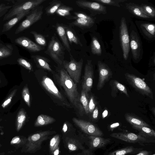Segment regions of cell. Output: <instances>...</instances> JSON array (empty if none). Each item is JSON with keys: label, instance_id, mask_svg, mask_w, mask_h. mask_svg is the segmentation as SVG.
Returning <instances> with one entry per match:
<instances>
[{"label": "cell", "instance_id": "cb8c5ba5", "mask_svg": "<svg viewBox=\"0 0 155 155\" xmlns=\"http://www.w3.org/2000/svg\"><path fill=\"white\" fill-rule=\"evenodd\" d=\"M55 121V120L53 117L41 114L37 117L35 123V126L36 127L42 126L52 123Z\"/></svg>", "mask_w": 155, "mask_h": 155}, {"label": "cell", "instance_id": "680465c9", "mask_svg": "<svg viewBox=\"0 0 155 155\" xmlns=\"http://www.w3.org/2000/svg\"><path fill=\"white\" fill-rule=\"evenodd\" d=\"M155 155V154H153V155Z\"/></svg>", "mask_w": 155, "mask_h": 155}, {"label": "cell", "instance_id": "f907efd6", "mask_svg": "<svg viewBox=\"0 0 155 155\" xmlns=\"http://www.w3.org/2000/svg\"><path fill=\"white\" fill-rule=\"evenodd\" d=\"M149 152L147 150H142L135 155H149Z\"/></svg>", "mask_w": 155, "mask_h": 155}, {"label": "cell", "instance_id": "4fadbf2b", "mask_svg": "<svg viewBox=\"0 0 155 155\" xmlns=\"http://www.w3.org/2000/svg\"><path fill=\"white\" fill-rule=\"evenodd\" d=\"M94 70L92 61L87 60L84 68V75L82 82V89L88 94L93 86Z\"/></svg>", "mask_w": 155, "mask_h": 155}, {"label": "cell", "instance_id": "c3c4849f", "mask_svg": "<svg viewBox=\"0 0 155 155\" xmlns=\"http://www.w3.org/2000/svg\"><path fill=\"white\" fill-rule=\"evenodd\" d=\"M20 141V140L19 137H15L13 138L12 140L11 143L13 144L19 143Z\"/></svg>", "mask_w": 155, "mask_h": 155}, {"label": "cell", "instance_id": "52a82bcc", "mask_svg": "<svg viewBox=\"0 0 155 155\" xmlns=\"http://www.w3.org/2000/svg\"><path fill=\"white\" fill-rule=\"evenodd\" d=\"M120 37L124 59L127 60L130 49V38L125 19L122 18L120 27Z\"/></svg>", "mask_w": 155, "mask_h": 155}, {"label": "cell", "instance_id": "3957f363", "mask_svg": "<svg viewBox=\"0 0 155 155\" xmlns=\"http://www.w3.org/2000/svg\"><path fill=\"white\" fill-rule=\"evenodd\" d=\"M45 52L57 63L60 65L63 64L64 59V48L56 35L52 37Z\"/></svg>", "mask_w": 155, "mask_h": 155}, {"label": "cell", "instance_id": "2e32d148", "mask_svg": "<svg viewBox=\"0 0 155 155\" xmlns=\"http://www.w3.org/2000/svg\"><path fill=\"white\" fill-rule=\"evenodd\" d=\"M130 46L132 56L135 60L139 58L141 50L140 42L139 37L136 32L133 31L130 33Z\"/></svg>", "mask_w": 155, "mask_h": 155}, {"label": "cell", "instance_id": "816d5d0a", "mask_svg": "<svg viewBox=\"0 0 155 155\" xmlns=\"http://www.w3.org/2000/svg\"><path fill=\"white\" fill-rule=\"evenodd\" d=\"M59 148L58 146L52 152L53 155H59Z\"/></svg>", "mask_w": 155, "mask_h": 155}, {"label": "cell", "instance_id": "8d00e7d4", "mask_svg": "<svg viewBox=\"0 0 155 155\" xmlns=\"http://www.w3.org/2000/svg\"><path fill=\"white\" fill-rule=\"evenodd\" d=\"M140 6L144 13L150 18L155 17V10L153 7L144 4H142Z\"/></svg>", "mask_w": 155, "mask_h": 155}, {"label": "cell", "instance_id": "7dc6e473", "mask_svg": "<svg viewBox=\"0 0 155 155\" xmlns=\"http://www.w3.org/2000/svg\"><path fill=\"white\" fill-rule=\"evenodd\" d=\"M92 117L94 119H97L98 117L99 111L98 107H96L93 112Z\"/></svg>", "mask_w": 155, "mask_h": 155}, {"label": "cell", "instance_id": "277c9868", "mask_svg": "<svg viewBox=\"0 0 155 155\" xmlns=\"http://www.w3.org/2000/svg\"><path fill=\"white\" fill-rule=\"evenodd\" d=\"M125 78L130 84L142 95L153 99V96L151 88L141 78L129 73L125 74Z\"/></svg>", "mask_w": 155, "mask_h": 155}, {"label": "cell", "instance_id": "44dd1931", "mask_svg": "<svg viewBox=\"0 0 155 155\" xmlns=\"http://www.w3.org/2000/svg\"><path fill=\"white\" fill-rule=\"evenodd\" d=\"M31 57L38 65L40 68L52 72V70L48 63L50 62L48 59L39 55H32Z\"/></svg>", "mask_w": 155, "mask_h": 155}, {"label": "cell", "instance_id": "b9f144b4", "mask_svg": "<svg viewBox=\"0 0 155 155\" xmlns=\"http://www.w3.org/2000/svg\"><path fill=\"white\" fill-rule=\"evenodd\" d=\"M17 61L21 65L26 69L31 71L32 69L31 64L27 60L23 58H20L18 59Z\"/></svg>", "mask_w": 155, "mask_h": 155}, {"label": "cell", "instance_id": "d6a6232c", "mask_svg": "<svg viewBox=\"0 0 155 155\" xmlns=\"http://www.w3.org/2000/svg\"><path fill=\"white\" fill-rule=\"evenodd\" d=\"M88 94L85 91L82 89L80 96V100L81 103L84 108L85 113L87 114L89 113Z\"/></svg>", "mask_w": 155, "mask_h": 155}, {"label": "cell", "instance_id": "f546056e", "mask_svg": "<svg viewBox=\"0 0 155 155\" xmlns=\"http://www.w3.org/2000/svg\"><path fill=\"white\" fill-rule=\"evenodd\" d=\"M13 50V47L10 44L4 45L0 43V59L10 56L12 54Z\"/></svg>", "mask_w": 155, "mask_h": 155}, {"label": "cell", "instance_id": "4316f807", "mask_svg": "<svg viewBox=\"0 0 155 155\" xmlns=\"http://www.w3.org/2000/svg\"><path fill=\"white\" fill-rule=\"evenodd\" d=\"M140 27L144 34L149 38L154 37L155 25L154 24L143 23L141 24Z\"/></svg>", "mask_w": 155, "mask_h": 155}, {"label": "cell", "instance_id": "f35d334b", "mask_svg": "<svg viewBox=\"0 0 155 155\" xmlns=\"http://www.w3.org/2000/svg\"><path fill=\"white\" fill-rule=\"evenodd\" d=\"M60 136L58 135L54 136L50 140L49 144L50 150L53 152L58 146L60 142Z\"/></svg>", "mask_w": 155, "mask_h": 155}, {"label": "cell", "instance_id": "ab89813d", "mask_svg": "<svg viewBox=\"0 0 155 155\" xmlns=\"http://www.w3.org/2000/svg\"><path fill=\"white\" fill-rule=\"evenodd\" d=\"M23 99L29 107H30V97L28 88L27 85H25L23 88L22 93Z\"/></svg>", "mask_w": 155, "mask_h": 155}, {"label": "cell", "instance_id": "6f0895ef", "mask_svg": "<svg viewBox=\"0 0 155 155\" xmlns=\"http://www.w3.org/2000/svg\"><path fill=\"white\" fill-rule=\"evenodd\" d=\"M1 82V79H0V83Z\"/></svg>", "mask_w": 155, "mask_h": 155}, {"label": "cell", "instance_id": "9c48e42d", "mask_svg": "<svg viewBox=\"0 0 155 155\" xmlns=\"http://www.w3.org/2000/svg\"><path fill=\"white\" fill-rule=\"evenodd\" d=\"M110 136L114 138L130 143H143L152 142L147 138L132 133H115L110 134Z\"/></svg>", "mask_w": 155, "mask_h": 155}, {"label": "cell", "instance_id": "ee69618b", "mask_svg": "<svg viewBox=\"0 0 155 155\" xmlns=\"http://www.w3.org/2000/svg\"><path fill=\"white\" fill-rule=\"evenodd\" d=\"M74 14L77 18H81L89 20L94 19L91 16L81 12H74Z\"/></svg>", "mask_w": 155, "mask_h": 155}, {"label": "cell", "instance_id": "5b68a950", "mask_svg": "<svg viewBox=\"0 0 155 155\" xmlns=\"http://www.w3.org/2000/svg\"><path fill=\"white\" fill-rule=\"evenodd\" d=\"M70 61L64 60L63 64L70 77L76 84L78 83L81 74L83 60L81 58L79 61H77L70 53Z\"/></svg>", "mask_w": 155, "mask_h": 155}, {"label": "cell", "instance_id": "60d3db41", "mask_svg": "<svg viewBox=\"0 0 155 155\" xmlns=\"http://www.w3.org/2000/svg\"><path fill=\"white\" fill-rule=\"evenodd\" d=\"M17 90V89H14L11 92L2 104L1 106L3 108H5L10 104L12 99L15 94Z\"/></svg>", "mask_w": 155, "mask_h": 155}, {"label": "cell", "instance_id": "7a4b0ae2", "mask_svg": "<svg viewBox=\"0 0 155 155\" xmlns=\"http://www.w3.org/2000/svg\"><path fill=\"white\" fill-rule=\"evenodd\" d=\"M46 0H16L11 8L5 15L3 21L11 19L21 13L31 11Z\"/></svg>", "mask_w": 155, "mask_h": 155}, {"label": "cell", "instance_id": "603a6c76", "mask_svg": "<svg viewBox=\"0 0 155 155\" xmlns=\"http://www.w3.org/2000/svg\"><path fill=\"white\" fill-rule=\"evenodd\" d=\"M64 26L67 37L70 43L71 44L73 43L76 45L82 46V45L74 31L69 26L64 25Z\"/></svg>", "mask_w": 155, "mask_h": 155}, {"label": "cell", "instance_id": "7bdbcfd3", "mask_svg": "<svg viewBox=\"0 0 155 155\" xmlns=\"http://www.w3.org/2000/svg\"><path fill=\"white\" fill-rule=\"evenodd\" d=\"M12 7L11 5H7L3 3L0 4V17L6 14Z\"/></svg>", "mask_w": 155, "mask_h": 155}, {"label": "cell", "instance_id": "836d02e7", "mask_svg": "<svg viewBox=\"0 0 155 155\" xmlns=\"http://www.w3.org/2000/svg\"><path fill=\"white\" fill-rule=\"evenodd\" d=\"M134 148L132 146L127 147L124 148L117 150L109 153L108 155H125L133 153Z\"/></svg>", "mask_w": 155, "mask_h": 155}, {"label": "cell", "instance_id": "484cf974", "mask_svg": "<svg viewBox=\"0 0 155 155\" xmlns=\"http://www.w3.org/2000/svg\"><path fill=\"white\" fill-rule=\"evenodd\" d=\"M94 23V19L89 20L81 18H77L73 22L70 23L71 26H75L81 28H89L92 26Z\"/></svg>", "mask_w": 155, "mask_h": 155}, {"label": "cell", "instance_id": "5bb4252c", "mask_svg": "<svg viewBox=\"0 0 155 155\" xmlns=\"http://www.w3.org/2000/svg\"><path fill=\"white\" fill-rule=\"evenodd\" d=\"M75 3L80 7L87 9L91 12L104 14L107 12L106 7L96 2L78 0L76 1Z\"/></svg>", "mask_w": 155, "mask_h": 155}, {"label": "cell", "instance_id": "8fae6325", "mask_svg": "<svg viewBox=\"0 0 155 155\" xmlns=\"http://www.w3.org/2000/svg\"><path fill=\"white\" fill-rule=\"evenodd\" d=\"M72 120L83 131L90 136L101 137L103 134L97 127L90 122L76 118H73Z\"/></svg>", "mask_w": 155, "mask_h": 155}, {"label": "cell", "instance_id": "f5cc1de1", "mask_svg": "<svg viewBox=\"0 0 155 155\" xmlns=\"http://www.w3.org/2000/svg\"><path fill=\"white\" fill-rule=\"evenodd\" d=\"M108 111L107 110H105L103 112L102 114V117L103 118H104L107 115Z\"/></svg>", "mask_w": 155, "mask_h": 155}, {"label": "cell", "instance_id": "7402d4cb", "mask_svg": "<svg viewBox=\"0 0 155 155\" xmlns=\"http://www.w3.org/2000/svg\"><path fill=\"white\" fill-rule=\"evenodd\" d=\"M73 10V8L72 7L62 4L58 9L56 13L67 19H76L77 18L75 16L71 15L70 13V12Z\"/></svg>", "mask_w": 155, "mask_h": 155}, {"label": "cell", "instance_id": "ba28073f", "mask_svg": "<svg viewBox=\"0 0 155 155\" xmlns=\"http://www.w3.org/2000/svg\"><path fill=\"white\" fill-rule=\"evenodd\" d=\"M53 133L49 130L37 133L30 136L28 138L27 146L29 151H36L41 148L42 142Z\"/></svg>", "mask_w": 155, "mask_h": 155}, {"label": "cell", "instance_id": "9f6ffc18", "mask_svg": "<svg viewBox=\"0 0 155 155\" xmlns=\"http://www.w3.org/2000/svg\"><path fill=\"white\" fill-rule=\"evenodd\" d=\"M2 128V127L0 126V129H1Z\"/></svg>", "mask_w": 155, "mask_h": 155}, {"label": "cell", "instance_id": "db71d44e", "mask_svg": "<svg viewBox=\"0 0 155 155\" xmlns=\"http://www.w3.org/2000/svg\"><path fill=\"white\" fill-rule=\"evenodd\" d=\"M67 127L66 124L65 123L64 124L63 128H62V130L65 133L66 131H67Z\"/></svg>", "mask_w": 155, "mask_h": 155}, {"label": "cell", "instance_id": "8992f818", "mask_svg": "<svg viewBox=\"0 0 155 155\" xmlns=\"http://www.w3.org/2000/svg\"><path fill=\"white\" fill-rule=\"evenodd\" d=\"M43 6L39 5L32 10L17 28L15 34L21 32L40 20L43 14Z\"/></svg>", "mask_w": 155, "mask_h": 155}, {"label": "cell", "instance_id": "ac0fdd59", "mask_svg": "<svg viewBox=\"0 0 155 155\" xmlns=\"http://www.w3.org/2000/svg\"><path fill=\"white\" fill-rule=\"evenodd\" d=\"M31 11L26 12L18 14L9 21L6 22L3 25L2 32H5L10 30L25 16L29 14Z\"/></svg>", "mask_w": 155, "mask_h": 155}, {"label": "cell", "instance_id": "ffe728a7", "mask_svg": "<svg viewBox=\"0 0 155 155\" xmlns=\"http://www.w3.org/2000/svg\"><path fill=\"white\" fill-rule=\"evenodd\" d=\"M90 144L92 148H98L103 147L110 142V139H105L100 136H90Z\"/></svg>", "mask_w": 155, "mask_h": 155}, {"label": "cell", "instance_id": "681fc988", "mask_svg": "<svg viewBox=\"0 0 155 155\" xmlns=\"http://www.w3.org/2000/svg\"><path fill=\"white\" fill-rule=\"evenodd\" d=\"M120 125L119 123H115L111 124L110 126V128L112 131L114 129L118 127Z\"/></svg>", "mask_w": 155, "mask_h": 155}, {"label": "cell", "instance_id": "bcb514c9", "mask_svg": "<svg viewBox=\"0 0 155 155\" xmlns=\"http://www.w3.org/2000/svg\"><path fill=\"white\" fill-rule=\"evenodd\" d=\"M67 146L70 151H74L78 149V146L74 140L69 142L67 143Z\"/></svg>", "mask_w": 155, "mask_h": 155}, {"label": "cell", "instance_id": "d4e9b609", "mask_svg": "<svg viewBox=\"0 0 155 155\" xmlns=\"http://www.w3.org/2000/svg\"><path fill=\"white\" fill-rule=\"evenodd\" d=\"M133 128L139 132V134L147 138L155 137V132L149 127L143 126H132Z\"/></svg>", "mask_w": 155, "mask_h": 155}, {"label": "cell", "instance_id": "f6af8a7d", "mask_svg": "<svg viewBox=\"0 0 155 155\" xmlns=\"http://www.w3.org/2000/svg\"><path fill=\"white\" fill-rule=\"evenodd\" d=\"M95 104L94 98L93 96H91L90 97L88 104V109L89 113L93 112L95 108Z\"/></svg>", "mask_w": 155, "mask_h": 155}, {"label": "cell", "instance_id": "d590c367", "mask_svg": "<svg viewBox=\"0 0 155 155\" xmlns=\"http://www.w3.org/2000/svg\"><path fill=\"white\" fill-rule=\"evenodd\" d=\"M30 33L33 35L37 44L42 46H45L46 45V39L42 35L35 31H31Z\"/></svg>", "mask_w": 155, "mask_h": 155}, {"label": "cell", "instance_id": "9a60e30c", "mask_svg": "<svg viewBox=\"0 0 155 155\" xmlns=\"http://www.w3.org/2000/svg\"><path fill=\"white\" fill-rule=\"evenodd\" d=\"M15 41L17 44L25 48L31 52H38L43 49L42 47L25 36L19 37L16 38Z\"/></svg>", "mask_w": 155, "mask_h": 155}, {"label": "cell", "instance_id": "d6986e66", "mask_svg": "<svg viewBox=\"0 0 155 155\" xmlns=\"http://www.w3.org/2000/svg\"><path fill=\"white\" fill-rule=\"evenodd\" d=\"M126 5L128 10L136 16L144 18H150L144 13L140 5L133 3H127Z\"/></svg>", "mask_w": 155, "mask_h": 155}, {"label": "cell", "instance_id": "7c38bea8", "mask_svg": "<svg viewBox=\"0 0 155 155\" xmlns=\"http://www.w3.org/2000/svg\"><path fill=\"white\" fill-rule=\"evenodd\" d=\"M97 65L99 78L97 89L98 90H99L104 87L106 83L112 78V73L108 66L101 61H98Z\"/></svg>", "mask_w": 155, "mask_h": 155}, {"label": "cell", "instance_id": "4dcf8cb0", "mask_svg": "<svg viewBox=\"0 0 155 155\" xmlns=\"http://www.w3.org/2000/svg\"><path fill=\"white\" fill-rule=\"evenodd\" d=\"M26 118V112L23 108L21 109L18 112L16 120V128L18 131L21 128Z\"/></svg>", "mask_w": 155, "mask_h": 155}, {"label": "cell", "instance_id": "f1b7e54d", "mask_svg": "<svg viewBox=\"0 0 155 155\" xmlns=\"http://www.w3.org/2000/svg\"><path fill=\"white\" fill-rule=\"evenodd\" d=\"M62 4L61 1L60 0H54L51 1L45 9L46 13L47 15H53Z\"/></svg>", "mask_w": 155, "mask_h": 155}, {"label": "cell", "instance_id": "74e56055", "mask_svg": "<svg viewBox=\"0 0 155 155\" xmlns=\"http://www.w3.org/2000/svg\"><path fill=\"white\" fill-rule=\"evenodd\" d=\"M94 1L99 3H101L104 4L116 6L120 7L119 3L123 2L126 0H94Z\"/></svg>", "mask_w": 155, "mask_h": 155}, {"label": "cell", "instance_id": "e575fe53", "mask_svg": "<svg viewBox=\"0 0 155 155\" xmlns=\"http://www.w3.org/2000/svg\"><path fill=\"white\" fill-rule=\"evenodd\" d=\"M112 81V88H114V89L115 90H118L124 93L127 96L129 97V95L127 92V90L124 85L120 83L117 80H113Z\"/></svg>", "mask_w": 155, "mask_h": 155}, {"label": "cell", "instance_id": "11a10c76", "mask_svg": "<svg viewBox=\"0 0 155 155\" xmlns=\"http://www.w3.org/2000/svg\"><path fill=\"white\" fill-rule=\"evenodd\" d=\"M151 111H152L153 114H154V115H155V108L154 107H153L151 109Z\"/></svg>", "mask_w": 155, "mask_h": 155}, {"label": "cell", "instance_id": "30bf717a", "mask_svg": "<svg viewBox=\"0 0 155 155\" xmlns=\"http://www.w3.org/2000/svg\"><path fill=\"white\" fill-rule=\"evenodd\" d=\"M41 84L44 88L55 98L62 102L64 105L66 106H69L53 81L50 78L46 76L43 77Z\"/></svg>", "mask_w": 155, "mask_h": 155}, {"label": "cell", "instance_id": "1f68e13d", "mask_svg": "<svg viewBox=\"0 0 155 155\" xmlns=\"http://www.w3.org/2000/svg\"><path fill=\"white\" fill-rule=\"evenodd\" d=\"M91 50L94 54L101 55V45L97 38L94 37H92L91 43Z\"/></svg>", "mask_w": 155, "mask_h": 155}, {"label": "cell", "instance_id": "e0dca14e", "mask_svg": "<svg viewBox=\"0 0 155 155\" xmlns=\"http://www.w3.org/2000/svg\"><path fill=\"white\" fill-rule=\"evenodd\" d=\"M55 28L57 32L61 38L64 48L70 54L71 48L67 37L64 25L57 23Z\"/></svg>", "mask_w": 155, "mask_h": 155}, {"label": "cell", "instance_id": "83f0119b", "mask_svg": "<svg viewBox=\"0 0 155 155\" xmlns=\"http://www.w3.org/2000/svg\"><path fill=\"white\" fill-rule=\"evenodd\" d=\"M126 120L132 126H143L148 127L149 125L142 120L129 114H126L125 115Z\"/></svg>", "mask_w": 155, "mask_h": 155}, {"label": "cell", "instance_id": "6da1fadb", "mask_svg": "<svg viewBox=\"0 0 155 155\" xmlns=\"http://www.w3.org/2000/svg\"><path fill=\"white\" fill-rule=\"evenodd\" d=\"M58 81L72 104L80 113H83L84 110L80 102L77 85L65 69L62 68L60 70Z\"/></svg>", "mask_w": 155, "mask_h": 155}]
</instances>
